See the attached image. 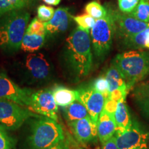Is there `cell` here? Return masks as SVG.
Returning <instances> with one entry per match:
<instances>
[{
	"instance_id": "6da1fadb",
	"label": "cell",
	"mask_w": 149,
	"mask_h": 149,
	"mask_svg": "<svg viewBox=\"0 0 149 149\" xmlns=\"http://www.w3.org/2000/svg\"><path fill=\"white\" fill-rule=\"evenodd\" d=\"M66 56L70 67L78 77H86L93 66L91 39L89 33L78 26L66 39Z\"/></svg>"
},
{
	"instance_id": "7a4b0ae2",
	"label": "cell",
	"mask_w": 149,
	"mask_h": 149,
	"mask_svg": "<svg viewBox=\"0 0 149 149\" xmlns=\"http://www.w3.org/2000/svg\"><path fill=\"white\" fill-rule=\"evenodd\" d=\"M30 13L25 9L13 10L0 17V48L3 51H17L26 32Z\"/></svg>"
},
{
	"instance_id": "3957f363",
	"label": "cell",
	"mask_w": 149,
	"mask_h": 149,
	"mask_svg": "<svg viewBox=\"0 0 149 149\" xmlns=\"http://www.w3.org/2000/svg\"><path fill=\"white\" fill-rule=\"evenodd\" d=\"M125 80L128 91L149 74V51H129L112 61Z\"/></svg>"
},
{
	"instance_id": "277c9868",
	"label": "cell",
	"mask_w": 149,
	"mask_h": 149,
	"mask_svg": "<svg viewBox=\"0 0 149 149\" xmlns=\"http://www.w3.org/2000/svg\"><path fill=\"white\" fill-rule=\"evenodd\" d=\"M66 137L58 122L40 116L31 122L27 142L31 149H44L59 142Z\"/></svg>"
},
{
	"instance_id": "5b68a950",
	"label": "cell",
	"mask_w": 149,
	"mask_h": 149,
	"mask_svg": "<svg viewBox=\"0 0 149 149\" xmlns=\"http://www.w3.org/2000/svg\"><path fill=\"white\" fill-rule=\"evenodd\" d=\"M107 15L104 17L97 19L91 30V44L95 55L102 61L111 51L113 40L115 34V15L117 10L107 6Z\"/></svg>"
},
{
	"instance_id": "8992f818",
	"label": "cell",
	"mask_w": 149,
	"mask_h": 149,
	"mask_svg": "<svg viewBox=\"0 0 149 149\" xmlns=\"http://www.w3.org/2000/svg\"><path fill=\"white\" fill-rule=\"evenodd\" d=\"M40 115L18 104L0 98V124L11 131L17 130L30 117H39Z\"/></svg>"
},
{
	"instance_id": "52a82bcc",
	"label": "cell",
	"mask_w": 149,
	"mask_h": 149,
	"mask_svg": "<svg viewBox=\"0 0 149 149\" xmlns=\"http://www.w3.org/2000/svg\"><path fill=\"white\" fill-rule=\"evenodd\" d=\"M115 138L118 149L148 148L149 128L136 120L126 130H116Z\"/></svg>"
},
{
	"instance_id": "ba28073f",
	"label": "cell",
	"mask_w": 149,
	"mask_h": 149,
	"mask_svg": "<svg viewBox=\"0 0 149 149\" xmlns=\"http://www.w3.org/2000/svg\"><path fill=\"white\" fill-rule=\"evenodd\" d=\"M33 93V91L31 89L21 88L5 72L0 71V98L10 100L29 109Z\"/></svg>"
},
{
	"instance_id": "9c48e42d",
	"label": "cell",
	"mask_w": 149,
	"mask_h": 149,
	"mask_svg": "<svg viewBox=\"0 0 149 149\" xmlns=\"http://www.w3.org/2000/svg\"><path fill=\"white\" fill-rule=\"evenodd\" d=\"M29 109L37 114L58 122V106L56 103L52 90L44 89L33 92Z\"/></svg>"
},
{
	"instance_id": "30bf717a",
	"label": "cell",
	"mask_w": 149,
	"mask_h": 149,
	"mask_svg": "<svg viewBox=\"0 0 149 149\" xmlns=\"http://www.w3.org/2000/svg\"><path fill=\"white\" fill-rule=\"evenodd\" d=\"M77 99L82 103L88 111L93 122L97 125L99 117L104 110L106 97L103 94L95 90L89 85L77 89Z\"/></svg>"
},
{
	"instance_id": "8fae6325",
	"label": "cell",
	"mask_w": 149,
	"mask_h": 149,
	"mask_svg": "<svg viewBox=\"0 0 149 149\" xmlns=\"http://www.w3.org/2000/svg\"><path fill=\"white\" fill-rule=\"evenodd\" d=\"M149 27V22H144L137 19L130 14L116 12L115 15V33L120 38L135 35Z\"/></svg>"
},
{
	"instance_id": "7c38bea8",
	"label": "cell",
	"mask_w": 149,
	"mask_h": 149,
	"mask_svg": "<svg viewBox=\"0 0 149 149\" xmlns=\"http://www.w3.org/2000/svg\"><path fill=\"white\" fill-rule=\"evenodd\" d=\"M72 133L79 144L86 145L93 143L98 138L97 125L90 116L70 123Z\"/></svg>"
},
{
	"instance_id": "4fadbf2b",
	"label": "cell",
	"mask_w": 149,
	"mask_h": 149,
	"mask_svg": "<svg viewBox=\"0 0 149 149\" xmlns=\"http://www.w3.org/2000/svg\"><path fill=\"white\" fill-rule=\"evenodd\" d=\"M25 66L33 79L44 80L51 74V66L42 53H31L26 57Z\"/></svg>"
},
{
	"instance_id": "5bb4252c",
	"label": "cell",
	"mask_w": 149,
	"mask_h": 149,
	"mask_svg": "<svg viewBox=\"0 0 149 149\" xmlns=\"http://www.w3.org/2000/svg\"><path fill=\"white\" fill-rule=\"evenodd\" d=\"M72 17L68 8L56 9L53 18L45 22L46 33L54 35L65 32L69 26Z\"/></svg>"
},
{
	"instance_id": "9a60e30c",
	"label": "cell",
	"mask_w": 149,
	"mask_h": 149,
	"mask_svg": "<svg viewBox=\"0 0 149 149\" xmlns=\"http://www.w3.org/2000/svg\"><path fill=\"white\" fill-rule=\"evenodd\" d=\"M98 139L101 144L109 140L115 135L117 130L114 115L103 110L99 117L97 125Z\"/></svg>"
},
{
	"instance_id": "2e32d148",
	"label": "cell",
	"mask_w": 149,
	"mask_h": 149,
	"mask_svg": "<svg viewBox=\"0 0 149 149\" xmlns=\"http://www.w3.org/2000/svg\"><path fill=\"white\" fill-rule=\"evenodd\" d=\"M122 41L124 48L128 49H149V27L137 34L122 39Z\"/></svg>"
},
{
	"instance_id": "e0dca14e",
	"label": "cell",
	"mask_w": 149,
	"mask_h": 149,
	"mask_svg": "<svg viewBox=\"0 0 149 149\" xmlns=\"http://www.w3.org/2000/svg\"><path fill=\"white\" fill-rule=\"evenodd\" d=\"M105 77L108 81V84H109V94L117 89L126 91L128 93L129 91L127 88L125 80L123 78L120 70L113 62L111 63V66L108 68Z\"/></svg>"
},
{
	"instance_id": "ac0fdd59",
	"label": "cell",
	"mask_w": 149,
	"mask_h": 149,
	"mask_svg": "<svg viewBox=\"0 0 149 149\" xmlns=\"http://www.w3.org/2000/svg\"><path fill=\"white\" fill-rule=\"evenodd\" d=\"M52 91L58 107L62 108L68 107L77 99V91L71 90L64 86L56 85Z\"/></svg>"
},
{
	"instance_id": "d6986e66",
	"label": "cell",
	"mask_w": 149,
	"mask_h": 149,
	"mask_svg": "<svg viewBox=\"0 0 149 149\" xmlns=\"http://www.w3.org/2000/svg\"><path fill=\"white\" fill-rule=\"evenodd\" d=\"M114 117L117 125V130H126L130 127L133 120L130 117L125 99L117 102Z\"/></svg>"
},
{
	"instance_id": "ffe728a7",
	"label": "cell",
	"mask_w": 149,
	"mask_h": 149,
	"mask_svg": "<svg viewBox=\"0 0 149 149\" xmlns=\"http://www.w3.org/2000/svg\"><path fill=\"white\" fill-rule=\"evenodd\" d=\"M64 114L68 124L90 116L85 106L78 100L64 108Z\"/></svg>"
},
{
	"instance_id": "44dd1931",
	"label": "cell",
	"mask_w": 149,
	"mask_h": 149,
	"mask_svg": "<svg viewBox=\"0 0 149 149\" xmlns=\"http://www.w3.org/2000/svg\"><path fill=\"white\" fill-rule=\"evenodd\" d=\"M45 42V35L30 34L26 33L20 48L24 52L33 53L40 49Z\"/></svg>"
},
{
	"instance_id": "7402d4cb",
	"label": "cell",
	"mask_w": 149,
	"mask_h": 149,
	"mask_svg": "<svg viewBox=\"0 0 149 149\" xmlns=\"http://www.w3.org/2000/svg\"><path fill=\"white\" fill-rule=\"evenodd\" d=\"M36 0H0V17L13 10L32 6Z\"/></svg>"
},
{
	"instance_id": "603a6c76",
	"label": "cell",
	"mask_w": 149,
	"mask_h": 149,
	"mask_svg": "<svg viewBox=\"0 0 149 149\" xmlns=\"http://www.w3.org/2000/svg\"><path fill=\"white\" fill-rule=\"evenodd\" d=\"M129 14L140 21L149 22V0H139L136 8Z\"/></svg>"
},
{
	"instance_id": "cb8c5ba5",
	"label": "cell",
	"mask_w": 149,
	"mask_h": 149,
	"mask_svg": "<svg viewBox=\"0 0 149 149\" xmlns=\"http://www.w3.org/2000/svg\"><path fill=\"white\" fill-rule=\"evenodd\" d=\"M85 11L95 19H100L107 15V8L97 1H91L85 6Z\"/></svg>"
},
{
	"instance_id": "d4e9b609",
	"label": "cell",
	"mask_w": 149,
	"mask_h": 149,
	"mask_svg": "<svg viewBox=\"0 0 149 149\" xmlns=\"http://www.w3.org/2000/svg\"><path fill=\"white\" fill-rule=\"evenodd\" d=\"M0 149H16V140L0 124Z\"/></svg>"
},
{
	"instance_id": "484cf974",
	"label": "cell",
	"mask_w": 149,
	"mask_h": 149,
	"mask_svg": "<svg viewBox=\"0 0 149 149\" xmlns=\"http://www.w3.org/2000/svg\"><path fill=\"white\" fill-rule=\"evenodd\" d=\"M74 22L77 24L78 26L84 31L90 32V30L94 26L96 19L88 13L72 17Z\"/></svg>"
},
{
	"instance_id": "4316f807",
	"label": "cell",
	"mask_w": 149,
	"mask_h": 149,
	"mask_svg": "<svg viewBox=\"0 0 149 149\" xmlns=\"http://www.w3.org/2000/svg\"><path fill=\"white\" fill-rule=\"evenodd\" d=\"M27 33L37 35H46L45 22L41 21L38 18H34L26 29Z\"/></svg>"
},
{
	"instance_id": "83f0119b",
	"label": "cell",
	"mask_w": 149,
	"mask_h": 149,
	"mask_svg": "<svg viewBox=\"0 0 149 149\" xmlns=\"http://www.w3.org/2000/svg\"><path fill=\"white\" fill-rule=\"evenodd\" d=\"M91 85L95 90L102 93L105 96L106 99H107L109 97V84H108V81L106 79L105 75L100 76V77L96 78L93 81L92 84Z\"/></svg>"
},
{
	"instance_id": "f1b7e54d",
	"label": "cell",
	"mask_w": 149,
	"mask_h": 149,
	"mask_svg": "<svg viewBox=\"0 0 149 149\" xmlns=\"http://www.w3.org/2000/svg\"><path fill=\"white\" fill-rule=\"evenodd\" d=\"M135 99L136 106L141 116L149 122V97H135Z\"/></svg>"
},
{
	"instance_id": "f546056e",
	"label": "cell",
	"mask_w": 149,
	"mask_h": 149,
	"mask_svg": "<svg viewBox=\"0 0 149 149\" xmlns=\"http://www.w3.org/2000/svg\"><path fill=\"white\" fill-rule=\"evenodd\" d=\"M55 11L51 6L44 4L40 5L37 8V18L44 22H48L53 18Z\"/></svg>"
},
{
	"instance_id": "4dcf8cb0",
	"label": "cell",
	"mask_w": 149,
	"mask_h": 149,
	"mask_svg": "<svg viewBox=\"0 0 149 149\" xmlns=\"http://www.w3.org/2000/svg\"><path fill=\"white\" fill-rule=\"evenodd\" d=\"M139 0H118L119 9L122 13L129 14L136 8Z\"/></svg>"
},
{
	"instance_id": "1f68e13d",
	"label": "cell",
	"mask_w": 149,
	"mask_h": 149,
	"mask_svg": "<svg viewBox=\"0 0 149 149\" xmlns=\"http://www.w3.org/2000/svg\"><path fill=\"white\" fill-rule=\"evenodd\" d=\"M133 96L135 97H149V82L137 85L133 89Z\"/></svg>"
},
{
	"instance_id": "d6a6232c",
	"label": "cell",
	"mask_w": 149,
	"mask_h": 149,
	"mask_svg": "<svg viewBox=\"0 0 149 149\" xmlns=\"http://www.w3.org/2000/svg\"><path fill=\"white\" fill-rule=\"evenodd\" d=\"M74 143L70 138L69 135L66 136V138L57 143V144L53 145V146L48 147V148L44 149H72L74 147Z\"/></svg>"
},
{
	"instance_id": "836d02e7",
	"label": "cell",
	"mask_w": 149,
	"mask_h": 149,
	"mask_svg": "<svg viewBox=\"0 0 149 149\" xmlns=\"http://www.w3.org/2000/svg\"><path fill=\"white\" fill-rule=\"evenodd\" d=\"M117 106V102L114 101V100H111L109 97L106 99V102L104 104V110L106 111L110 114H112L114 115L115 112L116 111Z\"/></svg>"
},
{
	"instance_id": "e575fe53",
	"label": "cell",
	"mask_w": 149,
	"mask_h": 149,
	"mask_svg": "<svg viewBox=\"0 0 149 149\" xmlns=\"http://www.w3.org/2000/svg\"><path fill=\"white\" fill-rule=\"evenodd\" d=\"M102 149H118L115 141V136L109 139V140L102 144Z\"/></svg>"
},
{
	"instance_id": "d590c367",
	"label": "cell",
	"mask_w": 149,
	"mask_h": 149,
	"mask_svg": "<svg viewBox=\"0 0 149 149\" xmlns=\"http://www.w3.org/2000/svg\"><path fill=\"white\" fill-rule=\"evenodd\" d=\"M44 2L47 3L48 5L51 6H57L60 3L61 0H42Z\"/></svg>"
},
{
	"instance_id": "8d00e7d4",
	"label": "cell",
	"mask_w": 149,
	"mask_h": 149,
	"mask_svg": "<svg viewBox=\"0 0 149 149\" xmlns=\"http://www.w3.org/2000/svg\"><path fill=\"white\" fill-rule=\"evenodd\" d=\"M72 149H82L81 148V147H75V148H72Z\"/></svg>"
},
{
	"instance_id": "74e56055",
	"label": "cell",
	"mask_w": 149,
	"mask_h": 149,
	"mask_svg": "<svg viewBox=\"0 0 149 149\" xmlns=\"http://www.w3.org/2000/svg\"><path fill=\"white\" fill-rule=\"evenodd\" d=\"M148 149H149V140H148Z\"/></svg>"
},
{
	"instance_id": "f35d334b",
	"label": "cell",
	"mask_w": 149,
	"mask_h": 149,
	"mask_svg": "<svg viewBox=\"0 0 149 149\" xmlns=\"http://www.w3.org/2000/svg\"><path fill=\"white\" fill-rule=\"evenodd\" d=\"M141 149H148V148H141Z\"/></svg>"
},
{
	"instance_id": "ab89813d",
	"label": "cell",
	"mask_w": 149,
	"mask_h": 149,
	"mask_svg": "<svg viewBox=\"0 0 149 149\" xmlns=\"http://www.w3.org/2000/svg\"><path fill=\"white\" fill-rule=\"evenodd\" d=\"M95 149H99V148H95Z\"/></svg>"
}]
</instances>
